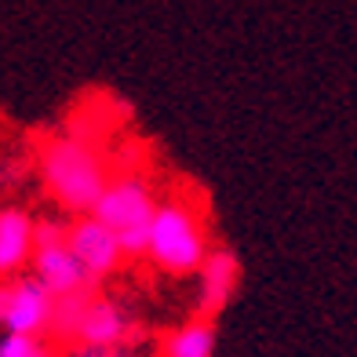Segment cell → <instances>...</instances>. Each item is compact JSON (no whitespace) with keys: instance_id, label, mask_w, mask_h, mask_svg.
<instances>
[{"instance_id":"8","label":"cell","mask_w":357,"mask_h":357,"mask_svg":"<svg viewBox=\"0 0 357 357\" xmlns=\"http://www.w3.org/2000/svg\"><path fill=\"white\" fill-rule=\"evenodd\" d=\"M135 339H139V328L128 321V314L121 310V306L113 299L95 296L84 324H80L77 347L80 350H121L124 343H135Z\"/></svg>"},{"instance_id":"3","label":"cell","mask_w":357,"mask_h":357,"mask_svg":"<svg viewBox=\"0 0 357 357\" xmlns=\"http://www.w3.org/2000/svg\"><path fill=\"white\" fill-rule=\"evenodd\" d=\"M157 197L153 190L142 183L139 175H113L109 190L102 193L95 219L106 222L113 234L121 237L124 255H146L150 252V234H153V219H157Z\"/></svg>"},{"instance_id":"5","label":"cell","mask_w":357,"mask_h":357,"mask_svg":"<svg viewBox=\"0 0 357 357\" xmlns=\"http://www.w3.org/2000/svg\"><path fill=\"white\" fill-rule=\"evenodd\" d=\"M70 248L80 259V266H84V273L91 278V284H99L102 278H109V273L124 263L121 237L95 215H77L70 222Z\"/></svg>"},{"instance_id":"6","label":"cell","mask_w":357,"mask_h":357,"mask_svg":"<svg viewBox=\"0 0 357 357\" xmlns=\"http://www.w3.org/2000/svg\"><path fill=\"white\" fill-rule=\"evenodd\" d=\"M241 284V263L234 252L215 248L204 259V266L197 270V303H193V314L201 321H215L226 303L234 299V291Z\"/></svg>"},{"instance_id":"4","label":"cell","mask_w":357,"mask_h":357,"mask_svg":"<svg viewBox=\"0 0 357 357\" xmlns=\"http://www.w3.org/2000/svg\"><path fill=\"white\" fill-rule=\"evenodd\" d=\"M52 310H55V296L33 273H15L0 288V324H4V332L44 339L47 328H52Z\"/></svg>"},{"instance_id":"1","label":"cell","mask_w":357,"mask_h":357,"mask_svg":"<svg viewBox=\"0 0 357 357\" xmlns=\"http://www.w3.org/2000/svg\"><path fill=\"white\" fill-rule=\"evenodd\" d=\"M40 183L47 197L77 219V215H91L99 208L113 175L99 146L62 135L40 150Z\"/></svg>"},{"instance_id":"2","label":"cell","mask_w":357,"mask_h":357,"mask_svg":"<svg viewBox=\"0 0 357 357\" xmlns=\"http://www.w3.org/2000/svg\"><path fill=\"white\" fill-rule=\"evenodd\" d=\"M212 255L204 237V226L190 204L183 201H165L157 208L153 234H150V252L146 259L168 278H186L204 266V259Z\"/></svg>"},{"instance_id":"13","label":"cell","mask_w":357,"mask_h":357,"mask_svg":"<svg viewBox=\"0 0 357 357\" xmlns=\"http://www.w3.org/2000/svg\"><path fill=\"white\" fill-rule=\"evenodd\" d=\"M80 357H124L121 350H80Z\"/></svg>"},{"instance_id":"12","label":"cell","mask_w":357,"mask_h":357,"mask_svg":"<svg viewBox=\"0 0 357 357\" xmlns=\"http://www.w3.org/2000/svg\"><path fill=\"white\" fill-rule=\"evenodd\" d=\"M40 339L33 335H15V332H4L0 339V357H37L40 354Z\"/></svg>"},{"instance_id":"9","label":"cell","mask_w":357,"mask_h":357,"mask_svg":"<svg viewBox=\"0 0 357 357\" xmlns=\"http://www.w3.org/2000/svg\"><path fill=\"white\" fill-rule=\"evenodd\" d=\"M37 252V219L22 208H0V273L15 278Z\"/></svg>"},{"instance_id":"7","label":"cell","mask_w":357,"mask_h":357,"mask_svg":"<svg viewBox=\"0 0 357 357\" xmlns=\"http://www.w3.org/2000/svg\"><path fill=\"white\" fill-rule=\"evenodd\" d=\"M33 278L52 291V296H73L80 288H95L91 278L80 266V259L73 255L70 241H55V245H37L33 252Z\"/></svg>"},{"instance_id":"11","label":"cell","mask_w":357,"mask_h":357,"mask_svg":"<svg viewBox=\"0 0 357 357\" xmlns=\"http://www.w3.org/2000/svg\"><path fill=\"white\" fill-rule=\"evenodd\" d=\"M91 303H95V288H80V291H73V296H59L55 310H52V328H47V335L59 339V343H77L80 324H84Z\"/></svg>"},{"instance_id":"10","label":"cell","mask_w":357,"mask_h":357,"mask_svg":"<svg viewBox=\"0 0 357 357\" xmlns=\"http://www.w3.org/2000/svg\"><path fill=\"white\" fill-rule=\"evenodd\" d=\"M165 357H215V324L193 317L186 324H178L165 335L160 343Z\"/></svg>"}]
</instances>
